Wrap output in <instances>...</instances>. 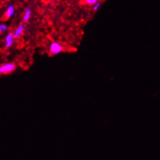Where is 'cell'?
Here are the masks:
<instances>
[{
  "mask_svg": "<svg viewBox=\"0 0 160 160\" xmlns=\"http://www.w3.org/2000/svg\"><path fill=\"white\" fill-rule=\"evenodd\" d=\"M16 69L14 63H6L0 66V74H7L13 72Z\"/></svg>",
  "mask_w": 160,
  "mask_h": 160,
  "instance_id": "cell-1",
  "label": "cell"
},
{
  "mask_svg": "<svg viewBox=\"0 0 160 160\" xmlns=\"http://www.w3.org/2000/svg\"><path fill=\"white\" fill-rule=\"evenodd\" d=\"M63 50V47L61 44L58 42H53L50 46V51L52 55H58Z\"/></svg>",
  "mask_w": 160,
  "mask_h": 160,
  "instance_id": "cell-2",
  "label": "cell"
},
{
  "mask_svg": "<svg viewBox=\"0 0 160 160\" xmlns=\"http://www.w3.org/2000/svg\"><path fill=\"white\" fill-rule=\"evenodd\" d=\"M14 39H15V37L12 33H10V34H8L6 35V38H5V41H6V45L5 46H6V48H9V47H10L13 45Z\"/></svg>",
  "mask_w": 160,
  "mask_h": 160,
  "instance_id": "cell-3",
  "label": "cell"
},
{
  "mask_svg": "<svg viewBox=\"0 0 160 160\" xmlns=\"http://www.w3.org/2000/svg\"><path fill=\"white\" fill-rule=\"evenodd\" d=\"M24 29H25L24 25H23V24L20 25V26H18V27H17L15 30H14V32H13V35H14L15 38H19V37H20L21 34H23Z\"/></svg>",
  "mask_w": 160,
  "mask_h": 160,
  "instance_id": "cell-4",
  "label": "cell"
},
{
  "mask_svg": "<svg viewBox=\"0 0 160 160\" xmlns=\"http://www.w3.org/2000/svg\"><path fill=\"white\" fill-rule=\"evenodd\" d=\"M15 14V7L12 5L9 6L7 7V10L6 12V18H11Z\"/></svg>",
  "mask_w": 160,
  "mask_h": 160,
  "instance_id": "cell-5",
  "label": "cell"
},
{
  "mask_svg": "<svg viewBox=\"0 0 160 160\" xmlns=\"http://www.w3.org/2000/svg\"><path fill=\"white\" fill-rule=\"evenodd\" d=\"M30 17H31V9H30V8H27L26 11H25L24 15H23V21H24V22H28Z\"/></svg>",
  "mask_w": 160,
  "mask_h": 160,
  "instance_id": "cell-6",
  "label": "cell"
},
{
  "mask_svg": "<svg viewBox=\"0 0 160 160\" xmlns=\"http://www.w3.org/2000/svg\"><path fill=\"white\" fill-rule=\"evenodd\" d=\"M7 30V26L5 24H1L0 25V33L5 32Z\"/></svg>",
  "mask_w": 160,
  "mask_h": 160,
  "instance_id": "cell-7",
  "label": "cell"
},
{
  "mask_svg": "<svg viewBox=\"0 0 160 160\" xmlns=\"http://www.w3.org/2000/svg\"><path fill=\"white\" fill-rule=\"evenodd\" d=\"M85 1L88 5H94L98 2L99 0H85Z\"/></svg>",
  "mask_w": 160,
  "mask_h": 160,
  "instance_id": "cell-8",
  "label": "cell"
},
{
  "mask_svg": "<svg viewBox=\"0 0 160 160\" xmlns=\"http://www.w3.org/2000/svg\"><path fill=\"white\" fill-rule=\"evenodd\" d=\"M100 5H101V4H100V2H96V4H94V5H93V10H94V11H97V10L100 9Z\"/></svg>",
  "mask_w": 160,
  "mask_h": 160,
  "instance_id": "cell-9",
  "label": "cell"
}]
</instances>
